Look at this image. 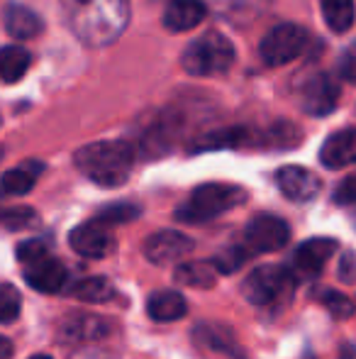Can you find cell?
I'll list each match as a JSON object with an SVG mask.
<instances>
[{
  "instance_id": "obj_22",
  "label": "cell",
  "mask_w": 356,
  "mask_h": 359,
  "mask_svg": "<svg viewBox=\"0 0 356 359\" xmlns=\"http://www.w3.org/2000/svg\"><path fill=\"white\" fill-rule=\"evenodd\" d=\"M173 276H176L180 286L210 288L218 281V269L213 266V262H180Z\"/></svg>"
},
{
  "instance_id": "obj_37",
  "label": "cell",
  "mask_w": 356,
  "mask_h": 359,
  "mask_svg": "<svg viewBox=\"0 0 356 359\" xmlns=\"http://www.w3.org/2000/svg\"><path fill=\"white\" fill-rule=\"evenodd\" d=\"M29 359H52V357H49V355H32Z\"/></svg>"
},
{
  "instance_id": "obj_6",
  "label": "cell",
  "mask_w": 356,
  "mask_h": 359,
  "mask_svg": "<svg viewBox=\"0 0 356 359\" xmlns=\"http://www.w3.org/2000/svg\"><path fill=\"white\" fill-rule=\"evenodd\" d=\"M305 47H308L305 27L293 22H280L262 39L259 54L269 67H285V64L295 62L305 52Z\"/></svg>"
},
{
  "instance_id": "obj_3",
  "label": "cell",
  "mask_w": 356,
  "mask_h": 359,
  "mask_svg": "<svg viewBox=\"0 0 356 359\" xmlns=\"http://www.w3.org/2000/svg\"><path fill=\"white\" fill-rule=\"evenodd\" d=\"M247 201V191L234 184H203L188 196L185 203L176 208L180 222H208L213 217L227 213Z\"/></svg>"
},
{
  "instance_id": "obj_25",
  "label": "cell",
  "mask_w": 356,
  "mask_h": 359,
  "mask_svg": "<svg viewBox=\"0 0 356 359\" xmlns=\"http://www.w3.org/2000/svg\"><path fill=\"white\" fill-rule=\"evenodd\" d=\"M322 15L329 29L347 32L356 20V5L354 0H322Z\"/></svg>"
},
{
  "instance_id": "obj_36",
  "label": "cell",
  "mask_w": 356,
  "mask_h": 359,
  "mask_svg": "<svg viewBox=\"0 0 356 359\" xmlns=\"http://www.w3.org/2000/svg\"><path fill=\"white\" fill-rule=\"evenodd\" d=\"M339 359H356V347L354 345H342L339 347Z\"/></svg>"
},
{
  "instance_id": "obj_7",
  "label": "cell",
  "mask_w": 356,
  "mask_h": 359,
  "mask_svg": "<svg viewBox=\"0 0 356 359\" xmlns=\"http://www.w3.org/2000/svg\"><path fill=\"white\" fill-rule=\"evenodd\" d=\"M300 108L313 118H325L339 103V86L329 74H310L298 88Z\"/></svg>"
},
{
  "instance_id": "obj_15",
  "label": "cell",
  "mask_w": 356,
  "mask_h": 359,
  "mask_svg": "<svg viewBox=\"0 0 356 359\" xmlns=\"http://www.w3.org/2000/svg\"><path fill=\"white\" fill-rule=\"evenodd\" d=\"M320 161L327 169H344L356 164V130L347 128L329 135L320 149Z\"/></svg>"
},
{
  "instance_id": "obj_23",
  "label": "cell",
  "mask_w": 356,
  "mask_h": 359,
  "mask_svg": "<svg viewBox=\"0 0 356 359\" xmlns=\"http://www.w3.org/2000/svg\"><path fill=\"white\" fill-rule=\"evenodd\" d=\"M29 62H32V57H29L27 49L17 47V44L3 47L0 49V81H5V83H17V81L27 74Z\"/></svg>"
},
{
  "instance_id": "obj_16",
  "label": "cell",
  "mask_w": 356,
  "mask_h": 359,
  "mask_svg": "<svg viewBox=\"0 0 356 359\" xmlns=\"http://www.w3.org/2000/svg\"><path fill=\"white\" fill-rule=\"evenodd\" d=\"M205 15H208V8L203 0H173L164 10V27L171 32H188L203 22Z\"/></svg>"
},
{
  "instance_id": "obj_18",
  "label": "cell",
  "mask_w": 356,
  "mask_h": 359,
  "mask_svg": "<svg viewBox=\"0 0 356 359\" xmlns=\"http://www.w3.org/2000/svg\"><path fill=\"white\" fill-rule=\"evenodd\" d=\"M193 337L200 342V345L208 347V350H213V352H222V355L234 357V359L244 357L242 347L237 345L234 335L222 325H215V323H200V325L193 330Z\"/></svg>"
},
{
  "instance_id": "obj_11",
  "label": "cell",
  "mask_w": 356,
  "mask_h": 359,
  "mask_svg": "<svg viewBox=\"0 0 356 359\" xmlns=\"http://www.w3.org/2000/svg\"><path fill=\"white\" fill-rule=\"evenodd\" d=\"M71 247L81 257H90V259H103L115 250V240L110 235V227H105L98 220H88L83 225L73 227L69 235Z\"/></svg>"
},
{
  "instance_id": "obj_4",
  "label": "cell",
  "mask_w": 356,
  "mask_h": 359,
  "mask_svg": "<svg viewBox=\"0 0 356 359\" xmlns=\"http://www.w3.org/2000/svg\"><path fill=\"white\" fill-rule=\"evenodd\" d=\"M295 291V274L288 266L264 264L257 266L242 281V293L249 303L262 308H273L285 303Z\"/></svg>"
},
{
  "instance_id": "obj_30",
  "label": "cell",
  "mask_w": 356,
  "mask_h": 359,
  "mask_svg": "<svg viewBox=\"0 0 356 359\" xmlns=\"http://www.w3.org/2000/svg\"><path fill=\"white\" fill-rule=\"evenodd\" d=\"M22 311V296L13 284H0V323H13Z\"/></svg>"
},
{
  "instance_id": "obj_26",
  "label": "cell",
  "mask_w": 356,
  "mask_h": 359,
  "mask_svg": "<svg viewBox=\"0 0 356 359\" xmlns=\"http://www.w3.org/2000/svg\"><path fill=\"white\" fill-rule=\"evenodd\" d=\"M139 213H142V208H139V205H134V203H113V205H105V208L100 210V213L95 215L93 220L103 222L105 227L124 225V222L139 217Z\"/></svg>"
},
{
  "instance_id": "obj_8",
  "label": "cell",
  "mask_w": 356,
  "mask_h": 359,
  "mask_svg": "<svg viewBox=\"0 0 356 359\" xmlns=\"http://www.w3.org/2000/svg\"><path fill=\"white\" fill-rule=\"evenodd\" d=\"M290 227L283 217L262 213L252 217L244 230V247L249 252H278L288 245Z\"/></svg>"
},
{
  "instance_id": "obj_29",
  "label": "cell",
  "mask_w": 356,
  "mask_h": 359,
  "mask_svg": "<svg viewBox=\"0 0 356 359\" xmlns=\"http://www.w3.org/2000/svg\"><path fill=\"white\" fill-rule=\"evenodd\" d=\"M0 225L5 230H27V227L37 225V213L32 208H24V205H17V208H5L0 210Z\"/></svg>"
},
{
  "instance_id": "obj_33",
  "label": "cell",
  "mask_w": 356,
  "mask_h": 359,
  "mask_svg": "<svg viewBox=\"0 0 356 359\" xmlns=\"http://www.w3.org/2000/svg\"><path fill=\"white\" fill-rule=\"evenodd\" d=\"M334 203L344 205V208H356V174L347 176V179L334 189Z\"/></svg>"
},
{
  "instance_id": "obj_28",
  "label": "cell",
  "mask_w": 356,
  "mask_h": 359,
  "mask_svg": "<svg viewBox=\"0 0 356 359\" xmlns=\"http://www.w3.org/2000/svg\"><path fill=\"white\" fill-rule=\"evenodd\" d=\"M249 257V250L247 247H227V250H222L220 255H215L213 259V266L218 269V274H232V271H237L239 266L247 262Z\"/></svg>"
},
{
  "instance_id": "obj_19",
  "label": "cell",
  "mask_w": 356,
  "mask_h": 359,
  "mask_svg": "<svg viewBox=\"0 0 356 359\" xmlns=\"http://www.w3.org/2000/svg\"><path fill=\"white\" fill-rule=\"evenodd\" d=\"M42 169H44L42 161H34V159L22 161L20 166H13V169L5 171L3 179H0V189H3L8 196L29 194V191L34 189V184H37Z\"/></svg>"
},
{
  "instance_id": "obj_5",
  "label": "cell",
  "mask_w": 356,
  "mask_h": 359,
  "mask_svg": "<svg viewBox=\"0 0 356 359\" xmlns=\"http://www.w3.org/2000/svg\"><path fill=\"white\" fill-rule=\"evenodd\" d=\"M234 62V47L225 34L208 32L185 47L180 64L190 76L225 74Z\"/></svg>"
},
{
  "instance_id": "obj_27",
  "label": "cell",
  "mask_w": 356,
  "mask_h": 359,
  "mask_svg": "<svg viewBox=\"0 0 356 359\" xmlns=\"http://www.w3.org/2000/svg\"><path fill=\"white\" fill-rule=\"evenodd\" d=\"M318 298L334 318H352L354 311H356L352 298L344 296V293H339V291H332V288H325V291H320Z\"/></svg>"
},
{
  "instance_id": "obj_12",
  "label": "cell",
  "mask_w": 356,
  "mask_h": 359,
  "mask_svg": "<svg viewBox=\"0 0 356 359\" xmlns=\"http://www.w3.org/2000/svg\"><path fill=\"white\" fill-rule=\"evenodd\" d=\"M276 184H278L280 194L293 203H308L320 194L322 184L320 179L305 166H283L276 174Z\"/></svg>"
},
{
  "instance_id": "obj_2",
  "label": "cell",
  "mask_w": 356,
  "mask_h": 359,
  "mask_svg": "<svg viewBox=\"0 0 356 359\" xmlns=\"http://www.w3.org/2000/svg\"><path fill=\"white\" fill-rule=\"evenodd\" d=\"M73 164L86 179L98 186H122L129 179V171L134 164L132 144L122 140H103L90 142L73 154Z\"/></svg>"
},
{
  "instance_id": "obj_9",
  "label": "cell",
  "mask_w": 356,
  "mask_h": 359,
  "mask_svg": "<svg viewBox=\"0 0 356 359\" xmlns=\"http://www.w3.org/2000/svg\"><path fill=\"white\" fill-rule=\"evenodd\" d=\"M195 250V242L188 235L176 230H162L154 232L144 242V257H147L152 264L166 266L173 262H180L183 257H188Z\"/></svg>"
},
{
  "instance_id": "obj_31",
  "label": "cell",
  "mask_w": 356,
  "mask_h": 359,
  "mask_svg": "<svg viewBox=\"0 0 356 359\" xmlns=\"http://www.w3.org/2000/svg\"><path fill=\"white\" fill-rule=\"evenodd\" d=\"M15 255H17V259L27 266V264H34V262L44 259V257H49V245L44 240H24L22 245L17 247Z\"/></svg>"
},
{
  "instance_id": "obj_14",
  "label": "cell",
  "mask_w": 356,
  "mask_h": 359,
  "mask_svg": "<svg viewBox=\"0 0 356 359\" xmlns=\"http://www.w3.org/2000/svg\"><path fill=\"white\" fill-rule=\"evenodd\" d=\"M113 330L105 318L93 313H71L59 325V335L64 342H83V340H100Z\"/></svg>"
},
{
  "instance_id": "obj_20",
  "label": "cell",
  "mask_w": 356,
  "mask_h": 359,
  "mask_svg": "<svg viewBox=\"0 0 356 359\" xmlns=\"http://www.w3.org/2000/svg\"><path fill=\"white\" fill-rule=\"evenodd\" d=\"M147 313L152 320L157 323H173L188 313V303L176 291H157L149 296Z\"/></svg>"
},
{
  "instance_id": "obj_32",
  "label": "cell",
  "mask_w": 356,
  "mask_h": 359,
  "mask_svg": "<svg viewBox=\"0 0 356 359\" xmlns=\"http://www.w3.org/2000/svg\"><path fill=\"white\" fill-rule=\"evenodd\" d=\"M337 74H339V79L349 81V83H356V42H352L342 54H339Z\"/></svg>"
},
{
  "instance_id": "obj_1",
  "label": "cell",
  "mask_w": 356,
  "mask_h": 359,
  "mask_svg": "<svg viewBox=\"0 0 356 359\" xmlns=\"http://www.w3.org/2000/svg\"><path fill=\"white\" fill-rule=\"evenodd\" d=\"M69 29L86 47H108L118 42L129 22L127 0H62Z\"/></svg>"
},
{
  "instance_id": "obj_35",
  "label": "cell",
  "mask_w": 356,
  "mask_h": 359,
  "mask_svg": "<svg viewBox=\"0 0 356 359\" xmlns=\"http://www.w3.org/2000/svg\"><path fill=\"white\" fill-rule=\"evenodd\" d=\"M0 359H13V342L0 335Z\"/></svg>"
},
{
  "instance_id": "obj_21",
  "label": "cell",
  "mask_w": 356,
  "mask_h": 359,
  "mask_svg": "<svg viewBox=\"0 0 356 359\" xmlns=\"http://www.w3.org/2000/svg\"><path fill=\"white\" fill-rule=\"evenodd\" d=\"M252 142V133L247 128H225L213 130V133L200 135L193 140L190 149L193 151H215V149H234V147H244Z\"/></svg>"
},
{
  "instance_id": "obj_10",
  "label": "cell",
  "mask_w": 356,
  "mask_h": 359,
  "mask_svg": "<svg viewBox=\"0 0 356 359\" xmlns=\"http://www.w3.org/2000/svg\"><path fill=\"white\" fill-rule=\"evenodd\" d=\"M334 252H337V242H334L332 237H313V240H305L293 255L295 279H298V276H303V279H315V276L325 269V264L332 259Z\"/></svg>"
},
{
  "instance_id": "obj_17",
  "label": "cell",
  "mask_w": 356,
  "mask_h": 359,
  "mask_svg": "<svg viewBox=\"0 0 356 359\" xmlns=\"http://www.w3.org/2000/svg\"><path fill=\"white\" fill-rule=\"evenodd\" d=\"M3 25L8 34L17 39H32L44 29V22L32 8L20 3H8L3 10Z\"/></svg>"
},
{
  "instance_id": "obj_13",
  "label": "cell",
  "mask_w": 356,
  "mask_h": 359,
  "mask_svg": "<svg viewBox=\"0 0 356 359\" xmlns=\"http://www.w3.org/2000/svg\"><path fill=\"white\" fill-rule=\"evenodd\" d=\"M24 281L42 293H59L69 284V271L54 257H44V259L34 262V264L24 266Z\"/></svg>"
},
{
  "instance_id": "obj_24",
  "label": "cell",
  "mask_w": 356,
  "mask_h": 359,
  "mask_svg": "<svg viewBox=\"0 0 356 359\" xmlns=\"http://www.w3.org/2000/svg\"><path fill=\"white\" fill-rule=\"evenodd\" d=\"M69 293L86 303H108L115 298L113 284L108 279H103V276H86V279L69 286Z\"/></svg>"
},
{
  "instance_id": "obj_34",
  "label": "cell",
  "mask_w": 356,
  "mask_h": 359,
  "mask_svg": "<svg viewBox=\"0 0 356 359\" xmlns=\"http://www.w3.org/2000/svg\"><path fill=\"white\" fill-rule=\"evenodd\" d=\"M339 276H342L344 281H354V276H356V259H354L352 255L344 257L342 266H339Z\"/></svg>"
}]
</instances>
